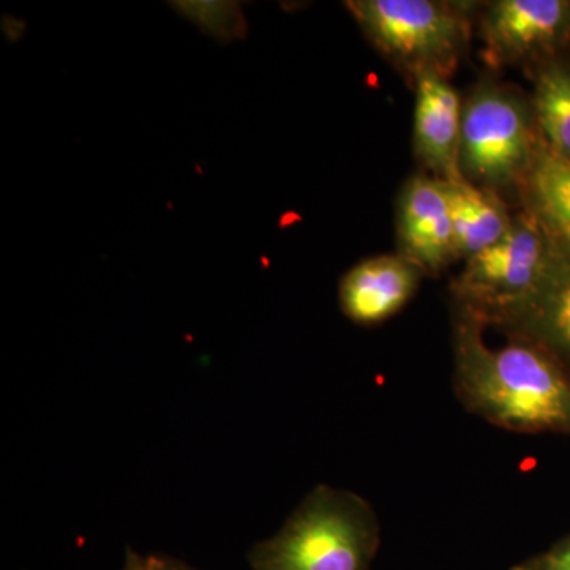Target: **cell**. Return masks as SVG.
<instances>
[{"instance_id":"cell-1","label":"cell","mask_w":570,"mask_h":570,"mask_svg":"<svg viewBox=\"0 0 570 570\" xmlns=\"http://www.w3.org/2000/svg\"><path fill=\"white\" fill-rule=\"evenodd\" d=\"M475 318L460 313L453 330V390L469 414L519 434L570 438V371L534 337L508 332L491 347Z\"/></svg>"},{"instance_id":"cell-2","label":"cell","mask_w":570,"mask_h":570,"mask_svg":"<svg viewBox=\"0 0 570 570\" xmlns=\"http://www.w3.org/2000/svg\"><path fill=\"white\" fill-rule=\"evenodd\" d=\"M381 547L373 505L351 490L314 487L272 538L255 543L253 570H371Z\"/></svg>"},{"instance_id":"cell-3","label":"cell","mask_w":570,"mask_h":570,"mask_svg":"<svg viewBox=\"0 0 570 570\" xmlns=\"http://www.w3.org/2000/svg\"><path fill=\"white\" fill-rule=\"evenodd\" d=\"M558 253L539 220L530 212L520 214L508 234L468 258L453 281L460 313L483 325L510 324L538 295Z\"/></svg>"},{"instance_id":"cell-4","label":"cell","mask_w":570,"mask_h":570,"mask_svg":"<svg viewBox=\"0 0 570 570\" xmlns=\"http://www.w3.org/2000/svg\"><path fill=\"white\" fill-rule=\"evenodd\" d=\"M530 105L498 85H482L463 104L460 168L483 189L523 184L542 140Z\"/></svg>"},{"instance_id":"cell-5","label":"cell","mask_w":570,"mask_h":570,"mask_svg":"<svg viewBox=\"0 0 570 570\" xmlns=\"http://www.w3.org/2000/svg\"><path fill=\"white\" fill-rule=\"evenodd\" d=\"M367 39L397 66L449 77L466 40L459 7L434 0H352L346 3Z\"/></svg>"},{"instance_id":"cell-6","label":"cell","mask_w":570,"mask_h":570,"mask_svg":"<svg viewBox=\"0 0 570 570\" xmlns=\"http://www.w3.org/2000/svg\"><path fill=\"white\" fill-rule=\"evenodd\" d=\"M487 56L499 63L550 55L570 39L569 0H499L483 17Z\"/></svg>"},{"instance_id":"cell-7","label":"cell","mask_w":570,"mask_h":570,"mask_svg":"<svg viewBox=\"0 0 570 570\" xmlns=\"http://www.w3.org/2000/svg\"><path fill=\"white\" fill-rule=\"evenodd\" d=\"M401 255L423 273H439L455 253L452 216L442 179L414 176L401 193L397 205Z\"/></svg>"},{"instance_id":"cell-8","label":"cell","mask_w":570,"mask_h":570,"mask_svg":"<svg viewBox=\"0 0 570 570\" xmlns=\"http://www.w3.org/2000/svg\"><path fill=\"white\" fill-rule=\"evenodd\" d=\"M414 145L438 179L464 178L460 168L463 105L448 77L438 71L415 75Z\"/></svg>"},{"instance_id":"cell-9","label":"cell","mask_w":570,"mask_h":570,"mask_svg":"<svg viewBox=\"0 0 570 570\" xmlns=\"http://www.w3.org/2000/svg\"><path fill=\"white\" fill-rule=\"evenodd\" d=\"M422 275L425 273L401 254L365 258L341 279V309L354 324H382L411 302Z\"/></svg>"},{"instance_id":"cell-10","label":"cell","mask_w":570,"mask_h":570,"mask_svg":"<svg viewBox=\"0 0 570 570\" xmlns=\"http://www.w3.org/2000/svg\"><path fill=\"white\" fill-rule=\"evenodd\" d=\"M442 183L449 198L456 258L468 261L508 234L513 219L490 189L466 178Z\"/></svg>"},{"instance_id":"cell-11","label":"cell","mask_w":570,"mask_h":570,"mask_svg":"<svg viewBox=\"0 0 570 570\" xmlns=\"http://www.w3.org/2000/svg\"><path fill=\"white\" fill-rule=\"evenodd\" d=\"M534 337L570 371V254L558 253L549 277L530 305L502 326Z\"/></svg>"},{"instance_id":"cell-12","label":"cell","mask_w":570,"mask_h":570,"mask_svg":"<svg viewBox=\"0 0 570 570\" xmlns=\"http://www.w3.org/2000/svg\"><path fill=\"white\" fill-rule=\"evenodd\" d=\"M528 212L558 250L570 254V160L540 145L523 181Z\"/></svg>"},{"instance_id":"cell-13","label":"cell","mask_w":570,"mask_h":570,"mask_svg":"<svg viewBox=\"0 0 570 570\" xmlns=\"http://www.w3.org/2000/svg\"><path fill=\"white\" fill-rule=\"evenodd\" d=\"M531 108L540 140L570 160V66L551 62L539 71Z\"/></svg>"},{"instance_id":"cell-14","label":"cell","mask_w":570,"mask_h":570,"mask_svg":"<svg viewBox=\"0 0 570 570\" xmlns=\"http://www.w3.org/2000/svg\"><path fill=\"white\" fill-rule=\"evenodd\" d=\"M510 570H570V534L549 550L512 566Z\"/></svg>"},{"instance_id":"cell-15","label":"cell","mask_w":570,"mask_h":570,"mask_svg":"<svg viewBox=\"0 0 570 570\" xmlns=\"http://www.w3.org/2000/svg\"><path fill=\"white\" fill-rule=\"evenodd\" d=\"M145 570H197L190 568L186 562L175 560V558L160 557V554H151L145 557Z\"/></svg>"},{"instance_id":"cell-16","label":"cell","mask_w":570,"mask_h":570,"mask_svg":"<svg viewBox=\"0 0 570 570\" xmlns=\"http://www.w3.org/2000/svg\"><path fill=\"white\" fill-rule=\"evenodd\" d=\"M122 570H145V557H140L132 550L127 551Z\"/></svg>"}]
</instances>
